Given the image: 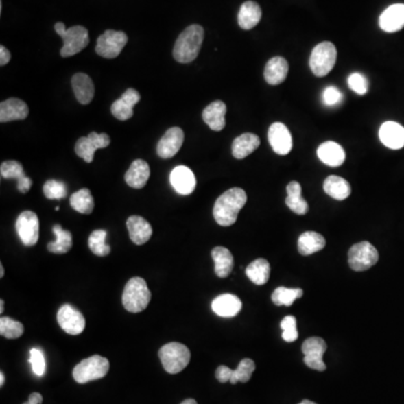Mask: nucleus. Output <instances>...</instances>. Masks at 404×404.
Returning a JSON list of instances; mask_svg holds the SVG:
<instances>
[{"label":"nucleus","instance_id":"25","mask_svg":"<svg viewBox=\"0 0 404 404\" xmlns=\"http://www.w3.org/2000/svg\"><path fill=\"white\" fill-rule=\"evenodd\" d=\"M74 96L81 105H88L95 96V86L91 78L86 73L74 74L72 77Z\"/></svg>","mask_w":404,"mask_h":404},{"label":"nucleus","instance_id":"38","mask_svg":"<svg viewBox=\"0 0 404 404\" xmlns=\"http://www.w3.org/2000/svg\"><path fill=\"white\" fill-rule=\"evenodd\" d=\"M106 237H107V233L102 229L95 230L89 236L88 244H89L90 250L97 257H107L110 253V246L106 243Z\"/></svg>","mask_w":404,"mask_h":404},{"label":"nucleus","instance_id":"39","mask_svg":"<svg viewBox=\"0 0 404 404\" xmlns=\"http://www.w3.org/2000/svg\"><path fill=\"white\" fill-rule=\"evenodd\" d=\"M24 326L19 321L14 320L10 317H1L0 319V335L7 340H17L23 336Z\"/></svg>","mask_w":404,"mask_h":404},{"label":"nucleus","instance_id":"42","mask_svg":"<svg viewBox=\"0 0 404 404\" xmlns=\"http://www.w3.org/2000/svg\"><path fill=\"white\" fill-rule=\"evenodd\" d=\"M282 338H283L287 343H294L298 340L299 333L296 329V319L294 316H287L283 320L281 321Z\"/></svg>","mask_w":404,"mask_h":404},{"label":"nucleus","instance_id":"55","mask_svg":"<svg viewBox=\"0 0 404 404\" xmlns=\"http://www.w3.org/2000/svg\"><path fill=\"white\" fill-rule=\"evenodd\" d=\"M299 404H317L315 402L310 401V400H303L302 402H300Z\"/></svg>","mask_w":404,"mask_h":404},{"label":"nucleus","instance_id":"45","mask_svg":"<svg viewBox=\"0 0 404 404\" xmlns=\"http://www.w3.org/2000/svg\"><path fill=\"white\" fill-rule=\"evenodd\" d=\"M33 372L36 374L37 377H42L45 372V358L43 353L38 348H33L31 350V359Z\"/></svg>","mask_w":404,"mask_h":404},{"label":"nucleus","instance_id":"11","mask_svg":"<svg viewBox=\"0 0 404 404\" xmlns=\"http://www.w3.org/2000/svg\"><path fill=\"white\" fill-rule=\"evenodd\" d=\"M305 364L312 370L324 372L327 368L324 361V354L327 350V344L320 337H311L302 344Z\"/></svg>","mask_w":404,"mask_h":404},{"label":"nucleus","instance_id":"15","mask_svg":"<svg viewBox=\"0 0 404 404\" xmlns=\"http://www.w3.org/2000/svg\"><path fill=\"white\" fill-rule=\"evenodd\" d=\"M185 141V133L180 127H172L160 139L156 152L161 158H171L180 151Z\"/></svg>","mask_w":404,"mask_h":404},{"label":"nucleus","instance_id":"54","mask_svg":"<svg viewBox=\"0 0 404 404\" xmlns=\"http://www.w3.org/2000/svg\"><path fill=\"white\" fill-rule=\"evenodd\" d=\"M3 275H5V270H3V264L0 265V278H3Z\"/></svg>","mask_w":404,"mask_h":404},{"label":"nucleus","instance_id":"51","mask_svg":"<svg viewBox=\"0 0 404 404\" xmlns=\"http://www.w3.org/2000/svg\"><path fill=\"white\" fill-rule=\"evenodd\" d=\"M181 404H198L197 401H195V400H193V399H187V400H185V401L182 402V403Z\"/></svg>","mask_w":404,"mask_h":404},{"label":"nucleus","instance_id":"4","mask_svg":"<svg viewBox=\"0 0 404 404\" xmlns=\"http://www.w3.org/2000/svg\"><path fill=\"white\" fill-rule=\"evenodd\" d=\"M54 28L63 40V47L61 49V56L63 58L75 56L88 47L89 32L84 26L77 25L67 29L63 23H56Z\"/></svg>","mask_w":404,"mask_h":404},{"label":"nucleus","instance_id":"41","mask_svg":"<svg viewBox=\"0 0 404 404\" xmlns=\"http://www.w3.org/2000/svg\"><path fill=\"white\" fill-rule=\"evenodd\" d=\"M44 195L49 199V200H59L67 197L68 190H67V185L61 181H56V180H49L43 185Z\"/></svg>","mask_w":404,"mask_h":404},{"label":"nucleus","instance_id":"28","mask_svg":"<svg viewBox=\"0 0 404 404\" xmlns=\"http://www.w3.org/2000/svg\"><path fill=\"white\" fill-rule=\"evenodd\" d=\"M261 139L259 136L252 133H245L235 139L232 145L233 156L237 160H243L259 148Z\"/></svg>","mask_w":404,"mask_h":404},{"label":"nucleus","instance_id":"31","mask_svg":"<svg viewBox=\"0 0 404 404\" xmlns=\"http://www.w3.org/2000/svg\"><path fill=\"white\" fill-rule=\"evenodd\" d=\"M326 246V239L322 235L316 232L303 233L298 241V250L303 257L320 252Z\"/></svg>","mask_w":404,"mask_h":404},{"label":"nucleus","instance_id":"13","mask_svg":"<svg viewBox=\"0 0 404 404\" xmlns=\"http://www.w3.org/2000/svg\"><path fill=\"white\" fill-rule=\"evenodd\" d=\"M60 327L69 335H80L86 328V319L78 309L71 305H63L56 316Z\"/></svg>","mask_w":404,"mask_h":404},{"label":"nucleus","instance_id":"43","mask_svg":"<svg viewBox=\"0 0 404 404\" xmlns=\"http://www.w3.org/2000/svg\"><path fill=\"white\" fill-rule=\"evenodd\" d=\"M348 86L354 93H357L359 96H364L368 91V81L366 78L361 73H352L347 79Z\"/></svg>","mask_w":404,"mask_h":404},{"label":"nucleus","instance_id":"5","mask_svg":"<svg viewBox=\"0 0 404 404\" xmlns=\"http://www.w3.org/2000/svg\"><path fill=\"white\" fill-rule=\"evenodd\" d=\"M161 363L167 373L178 374L190 363L191 354L187 346L180 343H169L158 352Z\"/></svg>","mask_w":404,"mask_h":404},{"label":"nucleus","instance_id":"26","mask_svg":"<svg viewBox=\"0 0 404 404\" xmlns=\"http://www.w3.org/2000/svg\"><path fill=\"white\" fill-rule=\"evenodd\" d=\"M150 176L151 170L145 161L135 160L125 174V181L130 188L142 189L147 183Z\"/></svg>","mask_w":404,"mask_h":404},{"label":"nucleus","instance_id":"53","mask_svg":"<svg viewBox=\"0 0 404 404\" xmlns=\"http://www.w3.org/2000/svg\"><path fill=\"white\" fill-rule=\"evenodd\" d=\"M3 307H5V302H3V300H1V301H0V313H1V315L3 313Z\"/></svg>","mask_w":404,"mask_h":404},{"label":"nucleus","instance_id":"52","mask_svg":"<svg viewBox=\"0 0 404 404\" xmlns=\"http://www.w3.org/2000/svg\"><path fill=\"white\" fill-rule=\"evenodd\" d=\"M3 384H5V374L1 372L0 373V386H3Z\"/></svg>","mask_w":404,"mask_h":404},{"label":"nucleus","instance_id":"12","mask_svg":"<svg viewBox=\"0 0 404 404\" xmlns=\"http://www.w3.org/2000/svg\"><path fill=\"white\" fill-rule=\"evenodd\" d=\"M110 144V137L107 134L90 133L86 137H81L75 143V154L84 158L86 163H91L99 148H105Z\"/></svg>","mask_w":404,"mask_h":404},{"label":"nucleus","instance_id":"16","mask_svg":"<svg viewBox=\"0 0 404 404\" xmlns=\"http://www.w3.org/2000/svg\"><path fill=\"white\" fill-rule=\"evenodd\" d=\"M170 181L174 190L182 195H191L197 185L195 173L185 165H179L171 172Z\"/></svg>","mask_w":404,"mask_h":404},{"label":"nucleus","instance_id":"35","mask_svg":"<svg viewBox=\"0 0 404 404\" xmlns=\"http://www.w3.org/2000/svg\"><path fill=\"white\" fill-rule=\"evenodd\" d=\"M52 230L56 236V239L47 245L49 252L53 254H67L70 252L73 245L71 233L64 230L60 225L53 226Z\"/></svg>","mask_w":404,"mask_h":404},{"label":"nucleus","instance_id":"37","mask_svg":"<svg viewBox=\"0 0 404 404\" xmlns=\"http://www.w3.org/2000/svg\"><path fill=\"white\" fill-rule=\"evenodd\" d=\"M302 289H289V287H280L275 289L272 294V301L275 306L290 307L294 305L296 300L302 298Z\"/></svg>","mask_w":404,"mask_h":404},{"label":"nucleus","instance_id":"47","mask_svg":"<svg viewBox=\"0 0 404 404\" xmlns=\"http://www.w3.org/2000/svg\"><path fill=\"white\" fill-rule=\"evenodd\" d=\"M121 98L123 99V102L128 104V105L132 106L134 108V106H135L136 104H139V100H141V95H139V91H136L133 88H130V89H127L126 91L123 93V96H121Z\"/></svg>","mask_w":404,"mask_h":404},{"label":"nucleus","instance_id":"19","mask_svg":"<svg viewBox=\"0 0 404 404\" xmlns=\"http://www.w3.org/2000/svg\"><path fill=\"white\" fill-rule=\"evenodd\" d=\"M380 27L386 33H395L404 27V5L395 3L388 7L380 16Z\"/></svg>","mask_w":404,"mask_h":404},{"label":"nucleus","instance_id":"10","mask_svg":"<svg viewBox=\"0 0 404 404\" xmlns=\"http://www.w3.org/2000/svg\"><path fill=\"white\" fill-rule=\"evenodd\" d=\"M16 230L25 246H34L40 236V222L33 211H23L16 220Z\"/></svg>","mask_w":404,"mask_h":404},{"label":"nucleus","instance_id":"30","mask_svg":"<svg viewBox=\"0 0 404 404\" xmlns=\"http://www.w3.org/2000/svg\"><path fill=\"white\" fill-rule=\"evenodd\" d=\"M262 19V10L255 1H246L243 3L238 12V25L243 29H252L259 24Z\"/></svg>","mask_w":404,"mask_h":404},{"label":"nucleus","instance_id":"1","mask_svg":"<svg viewBox=\"0 0 404 404\" xmlns=\"http://www.w3.org/2000/svg\"><path fill=\"white\" fill-rule=\"evenodd\" d=\"M247 202L246 192L241 188L229 189L217 199L213 207V217L217 224L224 227L234 225L238 213Z\"/></svg>","mask_w":404,"mask_h":404},{"label":"nucleus","instance_id":"40","mask_svg":"<svg viewBox=\"0 0 404 404\" xmlns=\"http://www.w3.org/2000/svg\"><path fill=\"white\" fill-rule=\"evenodd\" d=\"M255 363H254L250 358H244L243 361L239 363L238 368L233 370L232 379L230 383L232 384H237L238 382L247 383L250 380V377L253 375L254 370H255Z\"/></svg>","mask_w":404,"mask_h":404},{"label":"nucleus","instance_id":"17","mask_svg":"<svg viewBox=\"0 0 404 404\" xmlns=\"http://www.w3.org/2000/svg\"><path fill=\"white\" fill-rule=\"evenodd\" d=\"M0 174L3 179L17 180V189L22 193H27L32 188V180L25 176L24 167L17 161H5L0 167Z\"/></svg>","mask_w":404,"mask_h":404},{"label":"nucleus","instance_id":"3","mask_svg":"<svg viewBox=\"0 0 404 404\" xmlns=\"http://www.w3.org/2000/svg\"><path fill=\"white\" fill-rule=\"evenodd\" d=\"M151 291L142 278H130L123 292V306L127 311L139 313L147 308L151 301Z\"/></svg>","mask_w":404,"mask_h":404},{"label":"nucleus","instance_id":"23","mask_svg":"<svg viewBox=\"0 0 404 404\" xmlns=\"http://www.w3.org/2000/svg\"><path fill=\"white\" fill-rule=\"evenodd\" d=\"M289 73V63L282 56L272 58L265 65L264 78L266 82L271 86H278L287 79Z\"/></svg>","mask_w":404,"mask_h":404},{"label":"nucleus","instance_id":"7","mask_svg":"<svg viewBox=\"0 0 404 404\" xmlns=\"http://www.w3.org/2000/svg\"><path fill=\"white\" fill-rule=\"evenodd\" d=\"M337 49L331 42H322L316 45L310 56V69L316 77H326L336 64Z\"/></svg>","mask_w":404,"mask_h":404},{"label":"nucleus","instance_id":"44","mask_svg":"<svg viewBox=\"0 0 404 404\" xmlns=\"http://www.w3.org/2000/svg\"><path fill=\"white\" fill-rule=\"evenodd\" d=\"M111 114L119 121H127L133 117V107L123 102V99L119 98L111 105Z\"/></svg>","mask_w":404,"mask_h":404},{"label":"nucleus","instance_id":"48","mask_svg":"<svg viewBox=\"0 0 404 404\" xmlns=\"http://www.w3.org/2000/svg\"><path fill=\"white\" fill-rule=\"evenodd\" d=\"M233 370L227 368L225 365H222L219 368H217L216 377L217 380L219 381L220 383L230 382L232 379Z\"/></svg>","mask_w":404,"mask_h":404},{"label":"nucleus","instance_id":"8","mask_svg":"<svg viewBox=\"0 0 404 404\" xmlns=\"http://www.w3.org/2000/svg\"><path fill=\"white\" fill-rule=\"evenodd\" d=\"M379 261V252L368 241L353 245L348 252V264L356 272L368 271Z\"/></svg>","mask_w":404,"mask_h":404},{"label":"nucleus","instance_id":"36","mask_svg":"<svg viewBox=\"0 0 404 404\" xmlns=\"http://www.w3.org/2000/svg\"><path fill=\"white\" fill-rule=\"evenodd\" d=\"M70 204L78 213L90 215L95 208V200L89 189L84 188L74 192L70 198Z\"/></svg>","mask_w":404,"mask_h":404},{"label":"nucleus","instance_id":"2","mask_svg":"<svg viewBox=\"0 0 404 404\" xmlns=\"http://www.w3.org/2000/svg\"><path fill=\"white\" fill-rule=\"evenodd\" d=\"M204 31L200 25H191L178 37L173 47V58L179 63L195 61L204 43Z\"/></svg>","mask_w":404,"mask_h":404},{"label":"nucleus","instance_id":"9","mask_svg":"<svg viewBox=\"0 0 404 404\" xmlns=\"http://www.w3.org/2000/svg\"><path fill=\"white\" fill-rule=\"evenodd\" d=\"M127 42L128 37L123 32L108 29L97 40V54L105 59H115L121 54Z\"/></svg>","mask_w":404,"mask_h":404},{"label":"nucleus","instance_id":"29","mask_svg":"<svg viewBox=\"0 0 404 404\" xmlns=\"http://www.w3.org/2000/svg\"><path fill=\"white\" fill-rule=\"evenodd\" d=\"M211 257L215 261V273L220 278H226L232 273L234 268V257L230 250L226 247L217 246L211 250Z\"/></svg>","mask_w":404,"mask_h":404},{"label":"nucleus","instance_id":"24","mask_svg":"<svg viewBox=\"0 0 404 404\" xmlns=\"http://www.w3.org/2000/svg\"><path fill=\"white\" fill-rule=\"evenodd\" d=\"M226 107L225 102L222 100H216L208 105L202 112V118L204 123L210 127V130L215 132H220L226 126Z\"/></svg>","mask_w":404,"mask_h":404},{"label":"nucleus","instance_id":"14","mask_svg":"<svg viewBox=\"0 0 404 404\" xmlns=\"http://www.w3.org/2000/svg\"><path fill=\"white\" fill-rule=\"evenodd\" d=\"M269 142L273 151L278 155H287L294 146L290 130L282 123H272L269 128Z\"/></svg>","mask_w":404,"mask_h":404},{"label":"nucleus","instance_id":"49","mask_svg":"<svg viewBox=\"0 0 404 404\" xmlns=\"http://www.w3.org/2000/svg\"><path fill=\"white\" fill-rule=\"evenodd\" d=\"M10 58H12V56H10V52L8 51V49H6L3 45H1V47H0V65H1V67L6 65L7 63L10 61Z\"/></svg>","mask_w":404,"mask_h":404},{"label":"nucleus","instance_id":"22","mask_svg":"<svg viewBox=\"0 0 404 404\" xmlns=\"http://www.w3.org/2000/svg\"><path fill=\"white\" fill-rule=\"evenodd\" d=\"M380 139L391 150L404 147V127L395 121H386L381 126Z\"/></svg>","mask_w":404,"mask_h":404},{"label":"nucleus","instance_id":"27","mask_svg":"<svg viewBox=\"0 0 404 404\" xmlns=\"http://www.w3.org/2000/svg\"><path fill=\"white\" fill-rule=\"evenodd\" d=\"M318 158L322 163L328 167H340L345 162L346 154L344 148L335 142H324L321 144L317 151Z\"/></svg>","mask_w":404,"mask_h":404},{"label":"nucleus","instance_id":"34","mask_svg":"<svg viewBox=\"0 0 404 404\" xmlns=\"http://www.w3.org/2000/svg\"><path fill=\"white\" fill-rule=\"evenodd\" d=\"M271 273L270 263L264 259H257L250 263L246 268L247 278L257 285H264L268 283Z\"/></svg>","mask_w":404,"mask_h":404},{"label":"nucleus","instance_id":"6","mask_svg":"<svg viewBox=\"0 0 404 404\" xmlns=\"http://www.w3.org/2000/svg\"><path fill=\"white\" fill-rule=\"evenodd\" d=\"M109 361L102 356L93 355L84 358L73 368V379L79 384H86L91 381L105 377L109 370Z\"/></svg>","mask_w":404,"mask_h":404},{"label":"nucleus","instance_id":"50","mask_svg":"<svg viewBox=\"0 0 404 404\" xmlns=\"http://www.w3.org/2000/svg\"><path fill=\"white\" fill-rule=\"evenodd\" d=\"M43 402V396L40 393H32L28 398V401L23 404H42Z\"/></svg>","mask_w":404,"mask_h":404},{"label":"nucleus","instance_id":"46","mask_svg":"<svg viewBox=\"0 0 404 404\" xmlns=\"http://www.w3.org/2000/svg\"><path fill=\"white\" fill-rule=\"evenodd\" d=\"M322 99H324V105L329 107L336 106L343 100V93H340L336 86H328L324 91Z\"/></svg>","mask_w":404,"mask_h":404},{"label":"nucleus","instance_id":"32","mask_svg":"<svg viewBox=\"0 0 404 404\" xmlns=\"http://www.w3.org/2000/svg\"><path fill=\"white\" fill-rule=\"evenodd\" d=\"M301 185L296 181H292L287 187V197L285 204L294 213L303 216L309 211V204L301 195Z\"/></svg>","mask_w":404,"mask_h":404},{"label":"nucleus","instance_id":"21","mask_svg":"<svg viewBox=\"0 0 404 404\" xmlns=\"http://www.w3.org/2000/svg\"><path fill=\"white\" fill-rule=\"evenodd\" d=\"M127 229L130 238L136 245H144L151 239L153 229L147 220L141 216H130L127 219Z\"/></svg>","mask_w":404,"mask_h":404},{"label":"nucleus","instance_id":"20","mask_svg":"<svg viewBox=\"0 0 404 404\" xmlns=\"http://www.w3.org/2000/svg\"><path fill=\"white\" fill-rule=\"evenodd\" d=\"M241 301L234 294H225L217 296L211 303L213 311L222 318H232L241 312Z\"/></svg>","mask_w":404,"mask_h":404},{"label":"nucleus","instance_id":"18","mask_svg":"<svg viewBox=\"0 0 404 404\" xmlns=\"http://www.w3.org/2000/svg\"><path fill=\"white\" fill-rule=\"evenodd\" d=\"M28 106L21 99L10 98L0 104V121H23L28 116Z\"/></svg>","mask_w":404,"mask_h":404},{"label":"nucleus","instance_id":"33","mask_svg":"<svg viewBox=\"0 0 404 404\" xmlns=\"http://www.w3.org/2000/svg\"><path fill=\"white\" fill-rule=\"evenodd\" d=\"M324 190L329 197L340 201L345 200L352 193L348 181L337 176H328L324 180Z\"/></svg>","mask_w":404,"mask_h":404}]
</instances>
